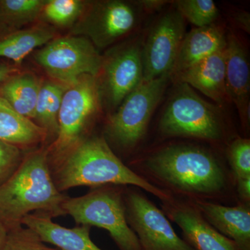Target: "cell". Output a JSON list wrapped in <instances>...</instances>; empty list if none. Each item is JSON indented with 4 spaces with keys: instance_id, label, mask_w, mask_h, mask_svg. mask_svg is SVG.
<instances>
[{
    "instance_id": "13",
    "label": "cell",
    "mask_w": 250,
    "mask_h": 250,
    "mask_svg": "<svg viewBox=\"0 0 250 250\" xmlns=\"http://www.w3.org/2000/svg\"><path fill=\"white\" fill-rule=\"evenodd\" d=\"M167 218L182 230L184 240L195 250H241L236 243L213 228L194 204L182 203L173 199L163 202Z\"/></svg>"
},
{
    "instance_id": "29",
    "label": "cell",
    "mask_w": 250,
    "mask_h": 250,
    "mask_svg": "<svg viewBox=\"0 0 250 250\" xmlns=\"http://www.w3.org/2000/svg\"><path fill=\"white\" fill-rule=\"evenodd\" d=\"M233 19L238 27L250 34V16L249 13L244 11H238L234 14Z\"/></svg>"
},
{
    "instance_id": "22",
    "label": "cell",
    "mask_w": 250,
    "mask_h": 250,
    "mask_svg": "<svg viewBox=\"0 0 250 250\" xmlns=\"http://www.w3.org/2000/svg\"><path fill=\"white\" fill-rule=\"evenodd\" d=\"M70 85L49 78L42 80L34 122L45 130L47 141H51L50 144L54 142L58 134L59 111L64 93Z\"/></svg>"
},
{
    "instance_id": "9",
    "label": "cell",
    "mask_w": 250,
    "mask_h": 250,
    "mask_svg": "<svg viewBox=\"0 0 250 250\" xmlns=\"http://www.w3.org/2000/svg\"><path fill=\"white\" fill-rule=\"evenodd\" d=\"M139 8L136 3L121 0L88 1L84 12L69 34L84 36L96 48H105L136 27Z\"/></svg>"
},
{
    "instance_id": "33",
    "label": "cell",
    "mask_w": 250,
    "mask_h": 250,
    "mask_svg": "<svg viewBox=\"0 0 250 250\" xmlns=\"http://www.w3.org/2000/svg\"><path fill=\"white\" fill-rule=\"evenodd\" d=\"M7 232V229L4 226V224L0 221V250L2 249L3 246H4Z\"/></svg>"
},
{
    "instance_id": "4",
    "label": "cell",
    "mask_w": 250,
    "mask_h": 250,
    "mask_svg": "<svg viewBox=\"0 0 250 250\" xmlns=\"http://www.w3.org/2000/svg\"><path fill=\"white\" fill-rule=\"evenodd\" d=\"M65 215L78 225L104 229L120 250H141L139 238L128 225L124 197L112 188H98L62 203Z\"/></svg>"
},
{
    "instance_id": "21",
    "label": "cell",
    "mask_w": 250,
    "mask_h": 250,
    "mask_svg": "<svg viewBox=\"0 0 250 250\" xmlns=\"http://www.w3.org/2000/svg\"><path fill=\"white\" fill-rule=\"evenodd\" d=\"M42 82L34 72L21 70L0 86V96L21 116L34 121Z\"/></svg>"
},
{
    "instance_id": "7",
    "label": "cell",
    "mask_w": 250,
    "mask_h": 250,
    "mask_svg": "<svg viewBox=\"0 0 250 250\" xmlns=\"http://www.w3.org/2000/svg\"><path fill=\"white\" fill-rule=\"evenodd\" d=\"M170 77V74H166L154 80H143L109 116L106 134L117 146L131 149L144 137Z\"/></svg>"
},
{
    "instance_id": "3",
    "label": "cell",
    "mask_w": 250,
    "mask_h": 250,
    "mask_svg": "<svg viewBox=\"0 0 250 250\" xmlns=\"http://www.w3.org/2000/svg\"><path fill=\"white\" fill-rule=\"evenodd\" d=\"M149 173L179 191L197 195H211L225 185L221 166L210 153L202 148L170 146L146 160Z\"/></svg>"
},
{
    "instance_id": "8",
    "label": "cell",
    "mask_w": 250,
    "mask_h": 250,
    "mask_svg": "<svg viewBox=\"0 0 250 250\" xmlns=\"http://www.w3.org/2000/svg\"><path fill=\"white\" fill-rule=\"evenodd\" d=\"M101 104L96 77L83 75L70 85L61 105L57 138L47 146L49 160L60 156L84 138L85 129L98 114Z\"/></svg>"
},
{
    "instance_id": "14",
    "label": "cell",
    "mask_w": 250,
    "mask_h": 250,
    "mask_svg": "<svg viewBox=\"0 0 250 250\" xmlns=\"http://www.w3.org/2000/svg\"><path fill=\"white\" fill-rule=\"evenodd\" d=\"M174 77L176 83H187L217 103H226L229 100L226 85V46Z\"/></svg>"
},
{
    "instance_id": "17",
    "label": "cell",
    "mask_w": 250,
    "mask_h": 250,
    "mask_svg": "<svg viewBox=\"0 0 250 250\" xmlns=\"http://www.w3.org/2000/svg\"><path fill=\"white\" fill-rule=\"evenodd\" d=\"M52 218L42 213H33L23 219L22 225L35 231L44 243L60 250H103L92 241L90 227L78 225L69 229L54 223Z\"/></svg>"
},
{
    "instance_id": "15",
    "label": "cell",
    "mask_w": 250,
    "mask_h": 250,
    "mask_svg": "<svg viewBox=\"0 0 250 250\" xmlns=\"http://www.w3.org/2000/svg\"><path fill=\"white\" fill-rule=\"evenodd\" d=\"M226 85L229 98L236 105L242 121L249 124L250 64L241 41L231 34L227 37Z\"/></svg>"
},
{
    "instance_id": "6",
    "label": "cell",
    "mask_w": 250,
    "mask_h": 250,
    "mask_svg": "<svg viewBox=\"0 0 250 250\" xmlns=\"http://www.w3.org/2000/svg\"><path fill=\"white\" fill-rule=\"evenodd\" d=\"M33 59L49 79L72 84L83 75L98 77L103 56L84 36H57L33 52Z\"/></svg>"
},
{
    "instance_id": "28",
    "label": "cell",
    "mask_w": 250,
    "mask_h": 250,
    "mask_svg": "<svg viewBox=\"0 0 250 250\" xmlns=\"http://www.w3.org/2000/svg\"><path fill=\"white\" fill-rule=\"evenodd\" d=\"M24 156L22 149L0 141V187L17 170Z\"/></svg>"
},
{
    "instance_id": "27",
    "label": "cell",
    "mask_w": 250,
    "mask_h": 250,
    "mask_svg": "<svg viewBox=\"0 0 250 250\" xmlns=\"http://www.w3.org/2000/svg\"><path fill=\"white\" fill-rule=\"evenodd\" d=\"M228 158L236 179L250 177V141L237 139L230 145Z\"/></svg>"
},
{
    "instance_id": "2",
    "label": "cell",
    "mask_w": 250,
    "mask_h": 250,
    "mask_svg": "<svg viewBox=\"0 0 250 250\" xmlns=\"http://www.w3.org/2000/svg\"><path fill=\"white\" fill-rule=\"evenodd\" d=\"M67 197L54 183L47 146L33 149L0 187V221L9 230L22 225L23 219L34 212L52 218L65 215L62 203Z\"/></svg>"
},
{
    "instance_id": "5",
    "label": "cell",
    "mask_w": 250,
    "mask_h": 250,
    "mask_svg": "<svg viewBox=\"0 0 250 250\" xmlns=\"http://www.w3.org/2000/svg\"><path fill=\"white\" fill-rule=\"evenodd\" d=\"M176 83L161 117V132L208 141L221 139L223 126L219 108L201 98L187 83Z\"/></svg>"
},
{
    "instance_id": "12",
    "label": "cell",
    "mask_w": 250,
    "mask_h": 250,
    "mask_svg": "<svg viewBox=\"0 0 250 250\" xmlns=\"http://www.w3.org/2000/svg\"><path fill=\"white\" fill-rule=\"evenodd\" d=\"M185 34V21L177 10L156 22L142 48L143 80L171 75Z\"/></svg>"
},
{
    "instance_id": "18",
    "label": "cell",
    "mask_w": 250,
    "mask_h": 250,
    "mask_svg": "<svg viewBox=\"0 0 250 250\" xmlns=\"http://www.w3.org/2000/svg\"><path fill=\"white\" fill-rule=\"evenodd\" d=\"M226 44L223 29L214 24L192 29L184 36L171 77L223 48Z\"/></svg>"
},
{
    "instance_id": "31",
    "label": "cell",
    "mask_w": 250,
    "mask_h": 250,
    "mask_svg": "<svg viewBox=\"0 0 250 250\" xmlns=\"http://www.w3.org/2000/svg\"><path fill=\"white\" fill-rule=\"evenodd\" d=\"M21 67L9 64L0 65V86L11 76L21 71Z\"/></svg>"
},
{
    "instance_id": "24",
    "label": "cell",
    "mask_w": 250,
    "mask_h": 250,
    "mask_svg": "<svg viewBox=\"0 0 250 250\" xmlns=\"http://www.w3.org/2000/svg\"><path fill=\"white\" fill-rule=\"evenodd\" d=\"M88 1L45 0L40 21L57 29H71L84 12Z\"/></svg>"
},
{
    "instance_id": "25",
    "label": "cell",
    "mask_w": 250,
    "mask_h": 250,
    "mask_svg": "<svg viewBox=\"0 0 250 250\" xmlns=\"http://www.w3.org/2000/svg\"><path fill=\"white\" fill-rule=\"evenodd\" d=\"M177 11L197 28L214 24L218 9L212 0H178L175 1Z\"/></svg>"
},
{
    "instance_id": "16",
    "label": "cell",
    "mask_w": 250,
    "mask_h": 250,
    "mask_svg": "<svg viewBox=\"0 0 250 250\" xmlns=\"http://www.w3.org/2000/svg\"><path fill=\"white\" fill-rule=\"evenodd\" d=\"M194 205L204 218L241 250H250V210L245 206L229 207L196 200Z\"/></svg>"
},
{
    "instance_id": "11",
    "label": "cell",
    "mask_w": 250,
    "mask_h": 250,
    "mask_svg": "<svg viewBox=\"0 0 250 250\" xmlns=\"http://www.w3.org/2000/svg\"><path fill=\"white\" fill-rule=\"evenodd\" d=\"M126 220L141 250H195L176 233L164 211L146 195L129 190L124 197Z\"/></svg>"
},
{
    "instance_id": "26",
    "label": "cell",
    "mask_w": 250,
    "mask_h": 250,
    "mask_svg": "<svg viewBox=\"0 0 250 250\" xmlns=\"http://www.w3.org/2000/svg\"><path fill=\"white\" fill-rule=\"evenodd\" d=\"M1 250H60L46 246L39 235L22 225L8 230Z\"/></svg>"
},
{
    "instance_id": "32",
    "label": "cell",
    "mask_w": 250,
    "mask_h": 250,
    "mask_svg": "<svg viewBox=\"0 0 250 250\" xmlns=\"http://www.w3.org/2000/svg\"><path fill=\"white\" fill-rule=\"evenodd\" d=\"M167 1H158V0H151V1H137V4L139 5V7L143 6V9L147 10H154L159 9L162 7L164 5L166 4Z\"/></svg>"
},
{
    "instance_id": "30",
    "label": "cell",
    "mask_w": 250,
    "mask_h": 250,
    "mask_svg": "<svg viewBox=\"0 0 250 250\" xmlns=\"http://www.w3.org/2000/svg\"><path fill=\"white\" fill-rule=\"evenodd\" d=\"M240 197L245 201L250 200V177L236 179Z\"/></svg>"
},
{
    "instance_id": "19",
    "label": "cell",
    "mask_w": 250,
    "mask_h": 250,
    "mask_svg": "<svg viewBox=\"0 0 250 250\" xmlns=\"http://www.w3.org/2000/svg\"><path fill=\"white\" fill-rule=\"evenodd\" d=\"M57 35V29L41 21L22 29L0 34V57L21 67L26 57Z\"/></svg>"
},
{
    "instance_id": "23",
    "label": "cell",
    "mask_w": 250,
    "mask_h": 250,
    "mask_svg": "<svg viewBox=\"0 0 250 250\" xmlns=\"http://www.w3.org/2000/svg\"><path fill=\"white\" fill-rule=\"evenodd\" d=\"M45 0H0V34L40 21Z\"/></svg>"
},
{
    "instance_id": "20",
    "label": "cell",
    "mask_w": 250,
    "mask_h": 250,
    "mask_svg": "<svg viewBox=\"0 0 250 250\" xmlns=\"http://www.w3.org/2000/svg\"><path fill=\"white\" fill-rule=\"evenodd\" d=\"M0 141L23 151L47 142V136L45 130L21 116L0 96Z\"/></svg>"
},
{
    "instance_id": "10",
    "label": "cell",
    "mask_w": 250,
    "mask_h": 250,
    "mask_svg": "<svg viewBox=\"0 0 250 250\" xmlns=\"http://www.w3.org/2000/svg\"><path fill=\"white\" fill-rule=\"evenodd\" d=\"M98 81L101 101L115 111L143 80L142 48L129 42L103 56Z\"/></svg>"
},
{
    "instance_id": "1",
    "label": "cell",
    "mask_w": 250,
    "mask_h": 250,
    "mask_svg": "<svg viewBox=\"0 0 250 250\" xmlns=\"http://www.w3.org/2000/svg\"><path fill=\"white\" fill-rule=\"evenodd\" d=\"M54 183L60 192L78 187L106 184L141 188L163 202L172 200L170 194L149 183L126 167L100 136L83 138L80 142L49 160Z\"/></svg>"
}]
</instances>
